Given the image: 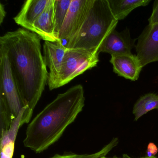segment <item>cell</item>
I'll list each match as a JSON object with an SVG mask.
<instances>
[{
    "instance_id": "cell-1",
    "label": "cell",
    "mask_w": 158,
    "mask_h": 158,
    "mask_svg": "<svg viewBox=\"0 0 158 158\" xmlns=\"http://www.w3.org/2000/svg\"><path fill=\"white\" fill-rule=\"evenodd\" d=\"M0 47L6 52L20 97L32 117L48 77L40 38L35 33L20 28L1 37Z\"/></svg>"
},
{
    "instance_id": "cell-2",
    "label": "cell",
    "mask_w": 158,
    "mask_h": 158,
    "mask_svg": "<svg viewBox=\"0 0 158 158\" xmlns=\"http://www.w3.org/2000/svg\"><path fill=\"white\" fill-rule=\"evenodd\" d=\"M85 98L83 86L76 85L59 94L33 120L27 128L24 146L35 153L57 142L83 110Z\"/></svg>"
},
{
    "instance_id": "cell-3",
    "label": "cell",
    "mask_w": 158,
    "mask_h": 158,
    "mask_svg": "<svg viewBox=\"0 0 158 158\" xmlns=\"http://www.w3.org/2000/svg\"><path fill=\"white\" fill-rule=\"evenodd\" d=\"M108 0H93L81 27L67 41V48L98 49L106 37L118 24Z\"/></svg>"
},
{
    "instance_id": "cell-4",
    "label": "cell",
    "mask_w": 158,
    "mask_h": 158,
    "mask_svg": "<svg viewBox=\"0 0 158 158\" xmlns=\"http://www.w3.org/2000/svg\"><path fill=\"white\" fill-rule=\"evenodd\" d=\"M98 49L67 48L55 89L64 85L84 72L96 67L99 61Z\"/></svg>"
},
{
    "instance_id": "cell-5",
    "label": "cell",
    "mask_w": 158,
    "mask_h": 158,
    "mask_svg": "<svg viewBox=\"0 0 158 158\" xmlns=\"http://www.w3.org/2000/svg\"><path fill=\"white\" fill-rule=\"evenodd\" d=\"M0 96L5 99L13 118L15 119L25 107L13 76L8 55L2 47H0Z\"/></svg>"
},
{
    "instance_id": "cell-6",
    "label": "cell",
    "mask_w": 158,
    "mask_h": 158,
    "mask_svg": "<svg viewBox=\"0 0 158 158\" xmlns=\"http://www.w3.org/2000/svg\"><path fill=\"white\" fill-rule=\"evenodd\" d=\"M93 0H72L59 35V40H70L79 30Z\"/></svg>"
},
{
    "instance_id": "cell-7",
    "label": "cell",
    "mask_w": 158,
    "mask_h": 158,
    "mask_svg": "<svg viewBox=\"0 0 158 158\" xmlns=\"http://www.w3.org/2000/svg\"><path fill=\"white\" fill-rule=\"evenodd\" d=\"M137 57L142 67L158 61V23L148 25L138 39Z\"/></svg>"
},
{
    "instance_id": "cell-8",
    "label": "cell",
    "mask_w": 158,
    "mask_h": 158,
    "mask_svg": "<svg viewBox=\"0 0 158 158\" xmlns=\"http://www.w3.org/2000/svg\"><path fill=\"white\" fill-rule=\"evenodd\" d=\"M67 49L61 40L56 42H44L43 57L46 65L50 70L48 80L50 90L55 89V85L61 70L63 61Z\"/></svg>"
},
{
    "instance_id": "cell-9",
    "label": "cell",
    "mask_w": 158,
    "mask_h": 158,
    "mask_svg": "<svg viewBox=\"0 0 158 158\" xmlns=\"http://www.w3.org/2000/svg\"><path fill=\"white\" fill-rule=\"evenodd\" d=\"M135 40L131 37L128 28L121 32L114 29L103 40L98 52H106L111 55L130 54L133 48H135Z\"/></svg>"
},
{
    "instance_id": "cell-10",
    "label": "cell",
    "mask_w": 158,
    "mask_h": 158,
    "mask_svg": "<svg viewBox=\"0 0 158 158\" xmlns=\"http://www.w3.org/2000/svg\"><path fill=\"white\" fill-rule=\"evenodd\" d=\"M110 62L114 73L133 81L138 79L142 68L136 55L132 53L111 55Z\"/></svg>"
},
{
    "instance_id": "cell-11",
    "label": "cell",
    "mask_w": 158,
    "mask_h": 158,
    "mask_svg": "<svg viewBox=\"0 0 158 158\" xmlns=\"http://www.w3.org/2000/svg\"><path fill=\"white\" fill-rule=\"evenodd\" d=\"M27 110V108L24 107L19 115L13 120L10 128L7 131L1 133V158H13L18 131L23 125L27 123L24 117Z\"/></svg>"
},
{
    "instance_id": "cell-12",
    "label": "cell",
    "mask_w": 158,
    "mask_h": 158,
    "mask_svg": "<svg viewBox=\"0 0 158 158\" xmlns=\"http://www.w3.org/2000/svg\"><path fill=\"white\" fill-rule=\"evenodd\" d=\"M48 0H27L20 12L13 18L15 23L30 31L33 24L46 8Z\"/></svg>"
},
{
    "instance_id": "cell-13",
    "label": "cell",
    "mask_w": 158,
    "mask_h": 158,
    "mask_svg": "<svg viewBox=\"0 0 158 158\" xmlns=\"http://www.w3.org/2000/svg\"><path fill=\"white\" fill-rule=\"evenodd\" d=\"M54 0H48L46 8L35 22L30 31L36 34L45 41L56 42L53 35V14Z\"/></svg>"
},
{
    "instance_id": "cell-14",
    "label": "cell",
    "mask_w": 158,
    "mask_h": 158,
    "mask_svg": "<svg viewBox=\"0 0 158 158\" xmlns=\"http://www.w3.org/2000/svg\"><path fill=\"white\" fill-rule=\"evenodd\" d=\"M112 13L118 20H123L134 9L146 6L150 0H108Z\"/></svg>"
},
{
    "instance_id": "cell-15",
    "label": "cell",
    "mask_w": 158,
    "mask_h": 158,
    "mask_svg": "<svg viewBox=\"0 0 158 158\" xmlns=\"http://www.w3.org/2000/svg\"><path fill=\"white\" fill-rule=\"evenodd\" d=\"M72 0H54L53 4V35L59 40V35Z\"/></svg>"
},
{
    "instance_id": "cell-16",
    "label": "cell",
    "mask_w": 158,
    "mask_h": 158,
    "mask_svg": "<svg viewBox=\"0 0 158 158\" xmlns=\"http://www.w3.org/2000/svg\"><path fill=\"white\" fill-rule=\"evenodd\" d=\"M154 109L158 110V95L148 93L142 96L138 100L133 108L135 121H137L141 116Z\"/></svg>"
},
{
    "instance_id": "cell-17",
    "label": "cell",
    "mask_w": 158,
    "mask_h": 158,
    "mask_svg": "<svg viewBox=\"0 0 158 158\" xmlns=\"http://www.w3.org/2000/svg\"><path fill=\"white\" fill-rule=\"evenodd\" d=\"M119 143L117 138H114L111 141L104 146L100 150L91 154H77L73 152H66L63 154H56L50 158H101L106 157Z\"/></svg>"
},
{
    "instance_id": "cell-18",
    "label": "cell",
    "mask_w": 158,
    "mask_h": 158,
    "mask_svg": "<svg viewBox=\"0 0 158 158\" xmlns=\"http://www.w3.org/2000/svg\"><path fill=\"white\" fill-rule=\"evenodd\" d=\"M14 120L10 110L5 99L0 96V127L1 133L7 131Z\"/></svg>"
},
{
    "instance_id": "cell-19",
    "label": "cell",
    "mask_w": 158,
    "mask_h": 158,
    "mask_svg": "<svg viewBox=\"0 0 158 158\" xmlns=\"http://www.w3.org/2000/svg\"><path fill=\"white\" fill-rule=\"evenodd\" d=\"M148 22L150 25L158 23V0L154 1L152 14L148 19Z\"/></svg>"
},
{
    "instance_id": "cell-20",
    "label": "cell",
    "mask_w": 158,
    "mask_h": 158,
    "mask_svg": "<svg viewBox=\"0 0 158 158\" xmlns=\"http://www.w3.org/2000/svg\"><path fill=\"white\" fill-rule=\"evenodd\" d=\"M158 152V148L157 146L153 142H150L147 148V156L149 157L155 156Z\"/></svg>"
},
{
    "instance_id": "cell-21",
    "label": "cell",
    "mask_w": 158,
    "mask_h": 158,
    "mask_svg": "<svg viewBox=\"0 0 158 158\" xmlns=\"http://www.w3.org/2000/svg\"><path fill=\"white\" fill-rule=\"evenodd\" d=\"M5 15H6V12L4 9V5L1 3H0V23L1 24L3 23Z\"/></svg>"
},
{
    "instance_id": "cell-22",
    "label": "cell",
    "mask_w": 158,
    "mask_h": 158,
    "mask_svg": "<svg viewBox=\"0 0 158 158\" xmlns=\"http://www.w3.org/2000/svg\"><path fill=\"white\" fill-rule=\"evenodd\" d=\"M130 158L129 157H128V156H127V158ZM157 158V157H155V156H152V157H148V156H146V157H142V158Z\"/></svg>"
},
{
    "instance_id": "cell-23",
    "label": "cell",
    "mask_w": 158,
    "mask_h": 158,
    "mask_svg": "<svg viewBox=\"0 0 158 158\" xmlns=\"http://www.w3.org/2000/svg\"><path fill=\"white\" fill-rule=\"evenodd\" d=\"M118 158V157H113V158H107V157H102V158Z\"/></svg>"
}]
</instances>
